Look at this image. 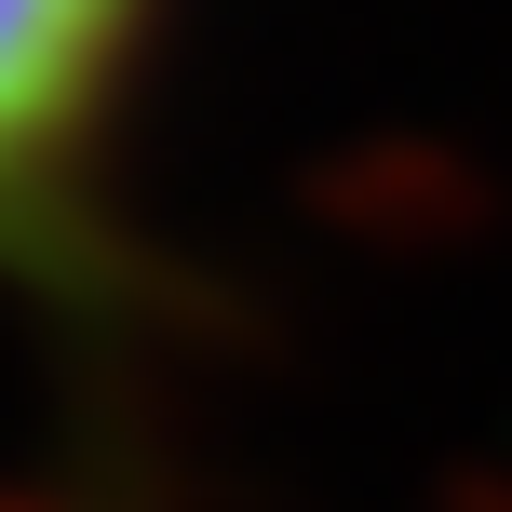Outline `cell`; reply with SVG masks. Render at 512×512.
Here are the masks:
<instances>
[{
  "label": "cell",
  "instance_id": "obj_1",
  "mask_svg": "<svg viewBox=\"0 0 512 512\" xmlns=\"http://www.w3.org/2000/svg\"><path fill=\"white\" fill-rule=\"evenodd\" d=\"M149 0H0V230L54 203L95 149Z\"/></svg>",
  "mask_w": 512,
  "mask_h": 512
}]
</instances>
